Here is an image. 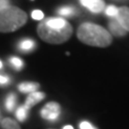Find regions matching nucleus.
Wrapping results in <instances>:
<instances>
[{
  "instance_id": "f257e3e1",
  "label": "nucleus",
  "mask_w": 129,
  "mask_h": 129,
  "mask_svg": "<svg viewBox=\"0 0 129 129\" xmlns=\"http://www.w3.org/2000/svg\"><path fill=\"white\" fill-rule=\"evenodd\" d=\"M37 34L45 42L51 44H60L67 41L71 37L73 29L65 19L51 17L38 24Z\"/></svg>"
},
{
  "instance_id": "f03ea898",
  "label": "nucleus",
  "mask_w": 129,
  "mask_h": 129,
  "mask_svg": "<svg viewBox=\"0 0 129 129\" xmlns=\"http://www.w3.org/2000/svg\"><path fill=\"white\" fill-rule=\"evenodd\" d=\"M78 38L81 42L94 47H108L112 43L110 33L97 24L85 22L78 30Z\"/></svg>"
},
{
  "instance_id": "7ed1b4c3",
  "label": "nucleus",
  "mask_w": 129,
  "mask_h": 129,
  "mask_svg": "<svg viewBox=\"0 0 129 129\" xmlns=\"http://www.w3.org/2000/svg\"><path fill=\"white\" fill-rule=\"evenodd\" d=\"M27 22L26 13L15 6H8L0 11V33H12Z\"/></svg>"
},
{
  "instance_id": "20e7f679",
  "label": "nucleus",
  "mask_w": 129,
  "mask_h": 129,
  "mask_svg": "<svg viewBox=\"0 0 129 129\" xmlns=\"http://www.w3.org/2000/svg\"><path fill=\"white\" fill-rule=\"evenodd\" d=\"M40 115L45 120H55L60 115V105L55 102H49L41 109Z\"/></svg>"
},
{
  "instance_id": "39448f33",
  "label": "nucleus",
  "mask_w": 129,
  "mask_h": 129,
  "mask_svg": "<svg viewBox=\"0 0 129 129\" xmlns=\"http://www.w3.org/2000/svg\"><path fill=\"white\" fill-rule=\"evenodd\" d=\"M82 6L94 14H100L104 10L105 4L103 0H79Z\"/></svg>"
},
{
  "instance_id": "423d86ee",
  "label": "nucleus",
  "mask_w": 129,
  "mask_h": 129,
  "mask_svg": "<svg viewBox=\"0 0 129 129\" xmlns=\"http://www.w3.org/2000/svg\"><path fill=\"white\" fill-rule=\"evenodd\" d=\"M117 20L122 26L126 32H129V8L128 7H120L117 15Z\"/></svg>"
},
{
  "instance_id": "0eeeda50",
  "label": "nucleus",
  "mask_w": 129,
  "mask_h": 129,
  "mask_svg": "<svg viewBox=\"0 0 129 129\" xmlns=\"http://www.w3.org/2000/svg\"><path fill=\"white\" fill-rule=\"evenodd\" d=\"M44 98H45V94L43 92H37V91L33 92L31 94H29L24 105L26 106L28 109H30L31 107L37 104L38 102H41L42 100H44Z\"/></svg>"
},
{
  "instance_id": "6e6552de",
  "label": "nucleus",
  "mask_w": 129,
  "mask_h": 129,
  "mask_svg": "<svg viewBox=\"0 0 129 129\" xmlns=\"http://www.w3.org/2000/svg\"><path fill=\"white\" fill-rule=\"evenodd\" d=\"M108 27H109L111 34L115 37H123L127 33L122 28V26L119 23L117 18H112V20H110V22L108 24Z\"/></svg>"
},
{
  "instance_id": "1a4fd4ad",
  "label": "nucleus",
  "mask_w": 129,
  "mask_h": 129,
  "mask_svg": "<svg viewBox=\"0 0 129 129\" xmlns=\"http://www.w3.org/2000/svg\"><path fill=\"white\" fill-rule=\"evenodd\" d=\"M35 47H36V42L31 38H24L18 43V49L24 53L33 51Z\"/></svg>"
},
{
  "instance_id": "9d476101",
  "label": "nucleus",
  "mask_w": 129,
  "mask_h": 129,
  "mask_svg": "<svg viewBox=\"0 0 129 129\" xmlns=\"http://www.w3.org/2000/svg\"><path fill=\"white\" fill-rule=\"evenodd\" d=\"M39 88L37 82H22L18 85V90L22 93H33L36 92Z\"/></svg>"
},
{
  "instance_id": "9b49d317",
  "label": "nucleus",
  "mask_w": 129,
  "mask_h": 129,
  "mask_svg": "<svg viewBox=\"0 0 129 129\" xmlns=\"http://www.w3.org/2000/svg\"><path fill=\"white\" fill-rule=\"evenodd\" d=\"M1 126H2V129H21L15 120H12L10 118H5L1 122Z\"/></svg>"
},
{
  "instance_id": "f8f14e48",
  "label": "nucleus",
  "mask_w": 129,
  "mask_h": 129,
  "mask_svg": "<svg viewBox=\"0 0 129 129\" xmlns=\"http://www.w3.org/2000/svg\"><path fill=\"white\" fill-rule=\"evenodd\" d=\"M28 112H29V109L25 105L18 107L17 110H16V118H17V120L19 121H24L27 119Z\"/></svg>"
},
{
  "instance_id": "ddd939ff",
  "label": "nucleus",
  "mask_w": 129,
  "mask_h": 129,
  "mask_svg": "<svg viewBox=\"0 0 129 129\" xmlns=\"http://www.w3.org/2000/svg\"><path fill=\"white\" fill-rule=\"evenodd\" d=\"M57 13L61 16H72L76 14V9L70 6H66V7H61L60 9L57 10Z\"/></svg>"
},
{
  "instance_id": "4468645a",
  "label": "nucleus",
  "mask_w": 129,
  "mask_h": 129,
  "mask_svg": "<svg viewBox=\"0 0 129 129\" xmlns=\"http://www.w3.org/2000/svg\"><path fill=\"white\" fill-rule=\"evenodd\" d=\"M15 102H16V97L14 94H10L9 96L6 99V102L5 105L8 111H13L15 106Z\"/></svg>"
},
{
  "instance_id": "2eb2a0df",
  "label": "nucleus",
  "mask_w": 129,
  "mask_h": 129,
  "mask_svg": "<svg viewBox=\"0 0 129 129\" xmlns=\"http://www.w3.org/2000/svg\"><path fill=\"white\" fill-rule=\"evenodd\" d=\"M118 13H119V9L117 7H115V6H109L105 10L106 15L110 16L112 18H116L117 15H118Z\"/></svg>"
},
{
  "instance_id": "dca6fc26",
  "label": "nucleus",
  "mask_w": 129,
  "mask_h": 129,
  "mask_svg": "<svg viewBox=\"0 0 129 129\" xmlns=\"http://www.w3.org/2000/svg\"><path fill=\"white\" fill-rule=\"evenodd\" d=\"M10 61H11V64L13 65L16 70H21L24 65L23 61L20 59V58H18V57H15V56H13L10 59Z\"/></svg>"
},
{
  "instance_id": "f3484780",
  "label": "nucleus",
  "mask_w": 129,
  "mask_h": 129,
  "mask_svg": "<svg viewBox=\"0 0 129 129\" xmlns=\"http://www.w3.org/2000/svg\"><path fill=\"white\" fill-rule=\"evenodd\" d=\"M32 17L36 20H41L44 17V14L39 10H36L32 13Z\"/></svg>"
},
{
  "instance_id": "a211bd4d",
  "label": "nucleus",
  "mask_w": 129,
  "mask_h": 129,
  "mask_svg": "<svg viewBox=\"0 0 129 129\" xmlns=\"http://www.w3.org/2000/svg\"><path fill=\"white\" fill-rule=\"evenodd\" d=\"M79 128L80 129H95L93 127L90 122L88 121H82L80 124H79Z\"/></svg>"
},
{
  "instance_id": "6ab92c4d",
  "label": "nucleus",
  "mask_w": 129,
  "mask_h": 129,
  "mask_svg": "<svg viewBox=\"0 0 129 129\" xmlns=\"http://www.w3.org/2000/svg\"><path fill=\"white\" fill-rule=\"evenodd\" d=\"M8 6H10L9 0H0V11L6 7H8Z\"/></svg>"
},
{
  "instance_id": "aec40b11",
  "label": "nucleus",
  "mask_w": 129,
  "mask_h": 129,
  "mask_svg": "<svg viewBox=\"0 0 129 129\" xmlns=\"http://www.w3.org/2000/svg\"><path fill=\"white\" fill-rule=\"evenodd\" d=\"M10 78L7 76H1L0 75V84H7L9 83Z\"/></svg>"
},
{
  "instance_id": "412c9836",
  "label": "nucleus",
  "mask_w": 129,
  "mask_h": 129,
  "mask_svg": "<svg viewBox=\"0 0 129 129\" xmlns=\"http://www.w3.org/2000/svg\"><path fill=\"white\" fill-rule=\"evenodd\" d=\"M63 129H74V127H73V126H71V125H66V126L63 127Z\"/></svg>"
},
{
  "instance_id": "4be33fe9",
  "label": "nucleus",
  "mask_w": 129,
  "mask_h": 129,
  "mask_svg": "<svg viewBox=\"0 0 129 129\" xmlns=\"http://www.w3.org/2000/svg\"><path fill=\"white\" fill-rule=\"evenodd\" d=\"M2 65H3V64H2V62H1V61H0V69H1V68H2Z\"/></svg>"
},
{
  "instance_id": "5701e85b",
  "label": "nucleus",
  "mask_w": 129,
  "mask_h": 129,
  "mask_svg": "<svg viewBox=\"0 0 129 129\" xmlns=\"http://www.w3.org/2000/svg\"><path fill=\"white\" fill-rule=\"evenodd\" d=\"M95 129H96V128H95Z\"/></svg>"
}]
</instances>
